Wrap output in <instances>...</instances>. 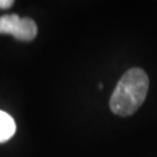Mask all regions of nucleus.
<instances>
[{
    "label": "nucleus",
    "instance_id": "1",
    "mask_svg": "<svg viewBox=\"0 0 157 157\" xmlns=\"http://www.w3.org/2000/svg\"><path fill=\"white\" fill-rule=\"evenodd\" d=\"M149 89L148 75L140 67L129 69L119 80L109 100L111 111L120 117L134 114L146 100Z\"/></svg>",
    "mask_w": 157,
    "mask_h": 157
},
{
    "label": "nucleus",
    "instance_id": "2",
    "mask_svg": "<svg viewBox=\"0 0 157 157\" xmlns=\"http://www.w3.org/2000/svg\"><path fill=\"white\" fill-rule=\"evenodd\" d=\"M0 34H8L20 41H32L37 35V26L30 17L6 14L0 17Z\"/></svg>",
    "mask_w": 157,
    "mask_h": 157
},
{
    "label": "nucleus",
    "instance_id": "3",
    "mask_svg": "<svg viewBox=\"0 0 157 157\" xmlns=\"http://www.w3.org/2000/svg\"><path fill=\"white\" fill-rule=\"evenodd\" d=\"M17 124L8 113L0 109V143H4L15 134Z\"/></svg>",
    "mask_w": 157,
    "mask_h": 157
},
{
    "label": "nucleus",
    "instance_id": "4",
    "mask_svg": "<svg viewBox=\"0 0 157 157\" xmlns=\"http://www.w3.org/2000/svg\"><path fill=\"white\" fill-rule=\"evenodd\" d=\"M13 4H14L13 0H0V8H1V10L10 8V7H12Z\"/></svg>",
    "mask_w": 157,
    "mask_h": 157
}]
</instances>
